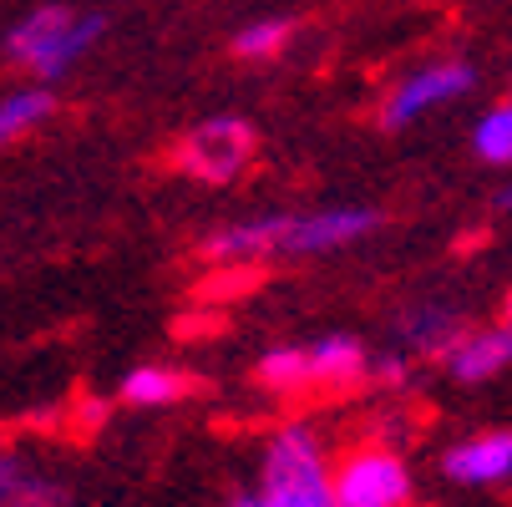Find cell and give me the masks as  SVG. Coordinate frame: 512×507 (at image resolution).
Masks as SVG:
<instances>
[{"instance_id":"30bf717a","label":"cell","mask_w":512,"mask_h":507,"mask_svg":"<svg viewBox=\"0 0 512 507\" xmlns=\"http://www.w3.org/2000/svg\"><path fill=\"white\" fill-rule=\"evenodd\" d=\"M507 366H512V320L467 335V340L447 355V371H452L457 381H487V376H497V371H507Z\"/></svg>"},{"instance_id":"7a4b0ae2","label":"cell","mask_w":512,"mask_h":507,"mask_svg":"<svg viewBox=\"0 0 512 507\" xmlns=\"http://www.w3.org/2000/svg\"><path fill=\"white\" fill-rule=\"evenodd\" d=\"M264 492H269L274 507H340L335 502V472L325 467V452L315 442V431L289 426L269 442Z\"/></svg>"},{"instance_id":"7c38bea8","label":"cell","mask_w":512,"mask_h":507,"mask_svg":"<svg viewBox=\"0 0 512 507\" xmlns=\"http://www.w3.org/2000/svg\"><path fill=\"white\" fill-rule=\"evenodd\" d=\"M61 502H66V487L31 477L16 457L0 452V507H61Z\"/></svg>"},{"instance_id":"8fae6325","label":"cell","mask_w":512,"mask_h":507,"mask_svg":"<svg viewBox=\"0 0 512 507\" xmlns=\"http://www.w3.org/2000/svg\"><path fill=\"white\" fill-rule=\"evenodd\" d=\"M406 340H411L421 355L447 360V355L467 340V330H462V315H457V310H416V315H406Z\"/></svg>"},{"instance_id":"277c9868","label":"cell","mask_w":512,"mask_h":507,"mask_svg":"<svg viewBox=\"0 0 512 507\" xmlns=\"http://www.w3.org/2000/svg\"><path fill=\"white\" fill-rule=\"evenodd\" d=\"M259 148V137L244 117H213L178 142V168L198 183H234Z\"/></svg>"},{"instance_id":"44dd1931","label":"cell","mask_w":512,"mask_h":507,"mask_svg":"<svg viewBox=\"0 0 512 507\" xmlns=\"http://www.w3.org/2000/svg\"><path fill=\"white\" fill-rule=\"evenodd\" d=\"M502 208H512V188H507V193H502Z\"/></svg>"},{"instance_id":"e0dca14e","label":"cell","mask_w":512,"mask_h":507,"mask_svg":"<svg viewBox=\"0 0 512 507\" xmlns=\"http://www.w3.org/2000/svg\"><path fill=\"white\" fill-rule=\"evenodd\" d=\"M284 41H289V21H254V26H244L234 36V56L259 61V56H274Z\"/></svg>"},{"instance_id":"d6986e66","label":"cell","mask_w":512,"mask_h":507,"mask_svg":"<svg viewBox=\"0 0 512 507\" xmlns=\"http://www.w3.org/2000/svg\"><path fill=\"white\" fill-rule=\"evenodd\" d=\"M229 507H274V502H269V492H244V497H234Z\"/></svg>"},{"instance_id":"ac0fdd59","label":"cell","mask_w":512,"mask_h":507,"mask_svg":"<svg viewBox=\"0 0 512 507\" xmlns=\"http://www.w3.org/2000/svg\"><path fill=\"white\" fill-rule=\"evenodd\" d=\"M371 371H376L381 381H391V386H401V381H406V360H396V355H381V360H376V366H371Z\"/></svg>"},{"instance_id":"4fadbf2b","label":"cell","mask_w":512,"mask_h":507,"mask_svg":"<svg viewBox=\"0 0 512 507\" xmlns=\"http://www.w3.org/2000/svg\"><path fill=\"white\" fill-rule=\"evenodd\" d=\"M188 391H193V381L178 376V371H163V366H137L122 381V396L132 406H168V401H183Z\"/></svg>"},{"instance_id":"ffe728a7","label":"cell","mask_w":512,"mask_h":507,"mask_svg":"<svg viewBox=\"0 0 512 507\" xmlns=\"http://www.w3.org/2000/svg\"><path fill=\"white\" fill-rule=\"evenodd\" d=\"M502 320H512V289H507V300H502Z\"/></svg>"},{"instance_id":"2e32d148","label":"cell","mask_w":512,"mask_h":507,"mask_svg":"<svg viewBox=\"0 0 512 507\" xmlns=\"http://www.w3.org/2000/svg\"><path fill=\"white\" fill-rule=\"evenodd\" d=\"M259 381L279 396H295L305 391V350H269L259 360Z\"/></svg>"},{"instance_id":"52a82bcc","label":"cell","mask_w":512,"mask_h":507,"mask_svg":"<svg viewBox=\"0 0 512 507\" xmlns=\"http://www.w3.org/2000/svg\"><path fill=\"white\" fill-rule=\"evenodd\" d=\"M365 371H371V360H365V350L350 335H330V340L305 345V391H345Z\"/></svg>"},{"instance_id":"9c48e42d","label":"cell","mask_w":512,"mask_h":507,"mask_svg":"<svg viewBox=\"0 0 512 507\" xmlns=\"http://www.w3.org/2000/svg\"><path fill=\"white\" fill-rule=\"evenodd\" d=\"M447 477L472 482V487L512 477V431H482V437L447 452Z\"/></svg>"},{"instance_id":"8992f818","label":"cell","mask_w":512,"mask_h":507,"mask_svg":"<svg viewBox=\"0 0 512 507\" xmlns=\"http://www.w3.org/2000/svg\"><path fill=\"white\" fill-rule=\"evenodd\" d=\"M381 229V213L371 208H330V213H310V219H289L279 254H325L340 244H355L360 234Z\"/></svg>"},{"instance_id":"5b68a950","label":"cell","mask_w":512,"mask_h":507,"mask_svg":"<svg viewBox=\"0 0 512 507\" xmlns=\"http://www.w3.org/2000/svg\"><path fill=\"white\" fill-rule=\"evenodd\" d=\"M472 87V66L467 61H436V66H421L416 77H406L391 102L381 107V122L386 127H406L416 122L421 112H431L436 102H447V97H462Z\"/></svg>"},{"instance_id":"5bb4252c","label":"cell","mask_w":512,"mask_h":507,"mask_svg":"<svg viewBox=\"0 0 512 507\" xmlns=\"http://www.w3.org/2000/svg\"><path fill=\"white\" fill-rule=\"evenodd\" d=\"M56 107V97L46 87H26V92H11L6 102H0V148L6 142H16L21 132H31L36 122H46Z\"/></svg>"},{"instance_id":"9a60e30c","label":"cell","mask_w":512,"mask_h":507,"mask_svg":"<svg viewBox=\"0 0 512 507\" xmlns=\"http://www.w3.org/2000/svg\"><path fill=\"white\" fill-rule=\"evenodd\" d=\"M477 158L482 163H512V97L497 102L482 122H477Z\"/></svg>"},{"instance_id":"ba28073f","label":"cell","mask_w":512,"mask_h":507,"mask_svg":"<svg viewBox=\"0 0 512 507\" xmlns=\"http://www.w3.org/2000/svg\"><path fill=\"white\" fill-rule=\"evenodd\" d=\"M284 224H289V219L269 213V219H254V224L218 229L213 239H203V259H213V264H254V259H264V254H279Z\"/></svg>"},{"instance_id":"3957f363","label":"cell","mask_w":512,"mask_h":507,"mask_svg":"<svg viewBox=\"0 0 512 507\" xmlns=\"http://www.w3.org/2000/svg\"><path fill=\"white\" fill-rule=\"evenodd\" d=\"M335 502L340 507H411V472L381 442L345 447L335 462Z\"/></svg>"},{"instance_id":"6da1fadb","label":"cell","mask_w":512,"mask_h":507,"mask_svg":"<svg viewBox=\"0 0 512 507\" xmlns=\"http://www.w3.org/2000/svg\"><path fill=\"white\" fill-rule=\"evenodd\" d=\"M102 31H107L102 16H71L66 6H41L11 31L6 51H11L16 66L31 71L36 82H56V77H66L71 61H77Z\"/></svg>"}]
</instances>
